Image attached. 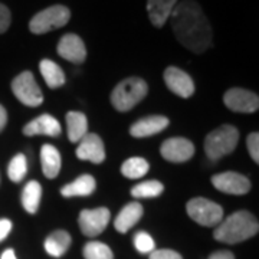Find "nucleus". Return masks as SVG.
Segmentation results:
<instances>
[{
    "mask_svg": "<svg viewBox=\"0 0 259 259\" xmlns=\"http://www.w3.org/2000/svg\"><path fill=\"white\" fill-rule=\"evenodd\" d=\"M177 40L193 54H203L212 47V28L199 3L179 2L170 15Z\"/></svg>",
    "mask_w": 259,
    "mask_h": 259,
    "instance_id": "f257e3e1",
    "label": "nucleus"
},
{
    "mask_svg": "<svg viewBox=\"0 0 259 259\" xmlns=\"http://www.w3.org/2000/svg\"><path fill=\"white\" fill-rule=\"evenodd\" d=\"M209 259H235V255L231 250H216L209 256Z\"/></svg>",
    "mask_w": 259,
    "mask_h": 259,
    "instance_id": "72a5a7b5",
    "label": "nucleus"
},
{
    "mask_svg": "<svg viewBox=\"0 0 259 259\" xmlns=\"http://www.w3.org/2000/svg\"><path fill=\"white\" fill-rule=\"evenodd\" d=\"M148 259H183L182 255L171 249H154Z\"/></svg>",
    "mask_w": 259,
    "mask_h": 259,
    "instance_id": "7c9ffc66",
    "label": "nucleus"
},
{
    "mask_svg": "<svg viewBox=\"0 0 259 259\" xmlns=\"http://www.w3.org/2000/svg\"><path fill=\"white\" fill-rule=\"evenodd\" d=\"M150 164L147 163V160L143 157H131L128 160H125L121 166V175L127 179H140L144 175H147Z\"/></svg>",
    "mask_w": 259,
    "mask_h": 259,
    "instance_id": "393cba45",
    "label": "nucleus"
},
{
    "mask_svg": "<svg viewBox=\"0 0 259 259\" xmlns=\"http://www.w3.org/2000/svg\"><path fill=\"white\" fill-rule=\"evenodd\" d=\"M0 259H18V258H16V255H15V250L6 249L3 253H2Z\"/></svg>",
    "mask_w": 259,
    "mask_h": 259,
    "instance_id": "c9c22d12",
    "label": "nucleus"
},
{
    "mask_svg": "<svg viewBox=\"0 0 259 259\" xmlns=\"http://www.w3.org/2000/svg\"><path fill=\"white\" fill-rule=\"evenodd\" d=\"M61 124L55 117L49 114H42L37 118L32 120L23 127V134L25 136H49V137H58L61 134Z\"/></svg>",
    "mask_w": 259,
    "mask_h": 259,
    "instance_id": "dca6fc26",
    "label": "nucleus"
},
{
    "mask_svg": "<svg viewBox=\"0 0 259 259\" xmlns=\"http://www.w3.org/2000/svg\"><path fill=\"white\" fill-rule=\"evenodd\" d=\"M42 171L48 179H55L61 171V154L54 146L44 144L40 148Z\"/></svg>",
    "mask_w": 259,
    "mask_h": 259,
    "instance_id": "412c9836",
    "label": "nucleus"
},
{
    "mask_svg": "<svg viewBox=\"0 0 259 259\" xmlns=\"http://www.w3.org/2000/svg\"><path fill=\"white\" fill-rule=\"evenodd\" d=\"M26 171H28V160L26 156L19 153L15 157L10 160L9 167H8V176L12 182L19 183L23 180V177L26 176Z\"/></svg>",
    "mask_w": 259,
    "mask_h": 259,
    "instance_id": "cd10ccee",
    "label": "nucleus"
},
{
    "mask_svg": "<svg viewBox=\"0 0 259 259\" xmlns=\"http://www.w3.org/2000/svg\"><path fill=\"white\" fill-rule=\"evenodd\" d=\"M164 192V186L157 180H147L139 183L131 189V196L137 199H148V197H157Z\"/></svg>",
    "mask_w": 259,
    "mask_h": 259,
    "instance_id": "a878e982",
    "label": "nucleus"
},
{
    "mask_svg": "<svg viewBox=\"0 0 259 259\" xmlns=\"http://www.w3.org/2000/svg\"><path fill=\"white\" fill-rule=\"evenodd\" d=\"M212 185L226 194H246L250 190V182L248 177L236 171H223L212 177Z\"/></svg>",
    "mask_w": 259,
    "mask_h": 259,
    "instance_id": "9d476101",
    "label": "nucleus"
},
{
    "mask_svg": "<svg viewBox=\"0 0 259 259\" xmlns=\"http://www.w3.org/2000/svg\"><path fill=\"white\" fill-rule=\"evenodd\" d=\"M246 146H248V151H249L250 157L255 163L259 161V134L258 133H252L248 136L246 140Z\"/></svg>",
    "mask_w": 259,
    "mask_h": 259,
    "instance_id": "c756f323",
    "label": "nucleus"
},
{
    "mask_svg": "<svg viewBox=\"0 0 259 259\" xmlns=\"http://www.w3.org/2000/svg\"><path fill=\"white\" fill-rule=\"evenodd\" d=\"M6 122H8V112L3 105H0V131L6 127Z\"/></svg>",
    "mask_w": 259,
    "mask_h": 259,
    "instance_id": "f704fd0d",
    "label": "nucleus"
},
{
    "mask_svg": "<svg viewBox=\"0 0 259 259\" xmlns=\"http://www.w3.org/2000/svg\"><path fill=\"white\" fill-rule=\"evenodd\" d=\"M223 102L231 111L243 112V114H252L258 111L259 108L258 95L243 88L228 90L223 95Z\"/></svg>",
    "mask_w": 259,
    "mask_h": 259,
    "instance_id": "1a4fd4ad",
    "label": "nucleus"
},
{
    "mask_svg": "<svg viewBox=\"0 0 259 259\" xmlns=\"http://www.w3.org/2000/svg\"><path fill=\"white\" fill-rule=\"evenodd\" d=\"M111 219V213L107 207H97V209H85L79 213L78 225L85 236H98Z\"/></svg>",
    "mask_w": 259,
    "mask_h": 259,
    "instance_id": "6e6552de",
    "label": "nucleus"
},
{
    "mask_svg": "<svg viewBox=\"0 0 259 259\" xmlns=\"http://www.w3.org/2000/svg\"><path fill=\"white\" fill-rule=\"evenodd\" d=\"M76 157L87 160L94 164H100L105 160V147L98 134L88 133L76 147Z\"/></svg>",
    "mask_w": 259,
    "mask_h": 259,
    "instance_id": "4468645a",
    "label": "nucleus"
},
{
    "mask_svg": "<svg viewBox=\"0 0 259 259\" xmlns=\"http://www.w3.org/2000/svg\"><path fill=\"white\" fill-rule=\"evenodd\" d=\"M168 118L164 115H150L134 122L130 128V134L136 139H144L161 133L168 125Z\"/></svg>",
    "mask_w": 259,
    "mask_h": 259,
    "instance_id": "2eb2a0df",
    "label": "nucleus"
},
{
    "mask_svg": "<svg viewBox=\"0 0 259 259\" xmlns=\"http://www.w3.org/2000/svg\"><path fill=\"white\" fill-rule=\"evenodd\" d=\"M177 3L179 0H147V13L150 22L156 28H163Z\"/></svg>",
    "mask_w": 259,
    "mask_h": 259,
    "instance_id": "f3484780",
    "label": "nucleus"
},
{
    "mask_svg": "<svg viewBox=\"0 0 259 259\" xmlns=\"http://www.w3.org/2000/svg\"><path fill=\"white\" fill-rule=\"evenodd\" d=\"M259 231V223L252 213L246 210L232 213L218 225L213 232L214 239L223 243L236 245L253 238Z\"/></svg>",
    "mask_w": 259,
    "mask_h": 259,
    "instance_id": "f03ea898",
    "label": "nucleus"
},
{
    "mask_svg": "<svg viewBox=\"0 0 259 259\" xmlns=\"http://www.w3.org/2000/svg\"><path fill=\"white\" fill-rule=\"evenodd\" d=\"M71 235L66 231H55L52 232L44 243V248L47 250L48 255L52 258H61L66 253V250L71 246Z\"/></svg>",
    "mask_w": 259,
    "mask_h": 259,
    "instance_id": "6ab92c4d",
    "label": "nucleus"
},
{
    "mask_svg": "<svg viewBox=\"0 0 259 259\" xmlns=\"http://www.w3.org/2000/svg\"><path fill=\"white\" fill-rule=\"evenodd\" d=\"M12 91L19 101L26 107H39L44 102V94L33 74L29 71L19 74L12 81Z\"/></svg>",
    "mask_w": 259,
    "mask_h": 259,
    "instance_id": "0eeeda50",
    "label": "nucleus"
},
{
    "mask_svg": "<svg viewBox=\"0 0 259 259\" xmlns=\"http://www.w3.org/2000/svg\"><path fill=\"white\" fill-rule=\"evenodd\" d=\"M56 51L61 58H64L66 61L72 62V64H83L85 58H87V48L81 37L75 33H66L61 37Z\"/></svg>",
    "mask_w": 259,
    "mask_h": 259,
    "instance_id": "ddd939ff",
    "label": "nucleus"
},
{
    "mask_svg": "<svg viewBox=\"0 0 259 259\" xmlns=\"http://www.w3.org/2000/svg\"><path fill=\"white\" fill-rule=\"evenodd\" d=\"M141 216H143V206L139 202H131L121 209V212L114 221V228L120 233H127L133 226L139 223Z\"/></svg>",
    "mask_w": 259,
    "mask_h": 259,
    "instance_id": "a211bd4d",
    "label": "nucleus"
},
{
    "mask_svg": "<svg viewBox=\"0 0 259 259\" xmlns=\"http://www.w3.org/2000/svg\"><path fill=\"white\" fill-rule=\"evenodd\" d=\"M148 93L147 82L137 76L121 81L111 94L112 107L117 111L125 112L133 110Z\"/></svg>",
    "mask_w": 259,
    "mask_h": 259,
    "instance_id": "7ed1b4c3",
    "label": "nucleus"
},
{
    "mask_svg": "<svg viewBox=\"0 0 259 259\" xmlns=\"http://www.w3.org/2000/svg\"><path fill=\"white\" fill-rule=\"evenodd\" d=\"M82 253L85 259H114L111 248L107 243L98 241L85 243Z\"/></svg>",
    "mask_w": 259,
    "mask_h": 259,
    "instance_id": "bb28decb",
    "label": "nucleus"
},
{
    "mask_svg": "<svg viewBox=\"0 0 259 259\" xmlns=\"http://www.w3.org/2000/svg\"><path fill=\"white\" fill-rule=\"evenodd\" d=\"M164 82L171 93L182 98H190L194 93L193 79L177 66H168L164 71Z\"/></svg>",
    "mask_w": 259,
    "mask_h": 259,
    "instance_id": "f8f14e48",
    "label": "nucleus"
},
{
    "mask_svg": "<svg viewBox=\"0 0 259 259\" xmlns=\"http://www.w3.org/2000/svg\"><path fill=\"white\" fill-rule=\"evenodd\" d=\"M12 22V15L8 6H5L3 3H0V33H5L10 26Z\"/></svg>",
    "mask_w": 259,
    "mask_h": 259,
    "instance_id": "2f4dec72",
    "label": "nucleus"
},
{
    "mask_svg": "<svg viewBox=\"0 0 259 259\" xmlns=\"http://www.w3.org/2000/svg\"><path fill=\"white\" fill-rule=\"evenodd\" d=\"M134 248L139 250L140 253H151L156 249V243L147 232L141 231L137 232L134 236Z\"/></svg>",
    "mask_w": 259,
    "mask_h": 259,
    "instance_id": "c85d7f7f",
    "label": "nucleus"
},
{
    "mask_svg": "<svg viewBox=\"0 0 259 259\" xmlns=\"http://www.w3.org/2000/svg\"><path fill=\"white\" fill-rule=\"evenodd\" d=\"M71 19V10L62 5H54L40 10L29 22V29L35 35H44L51 30L64 28Z\"/></svg>",
    "mask_w": 259,
    "mask_h": 259,
    "instance_id": "39448f33",
    "label": "nucleus"
},
{
    "mask_svg": "<svg viewBox=\"0 0 259 259\" xmlns=\"http://www.w3.org/2000/svg\"><path fill=\"white\" fill-rule=\"evenodd\" d=\"M12 231V222L9 219H0V242L5 241Z\"/></svg>",
    "mask_w": 259,
    "mask_h": 259,
    "instance_id": "473e14b6",
    "label": "nucleus"
},
{
    "mask_svg": "<svg viewBox=\"0 0 259 259\" xmlns=\"http://www.w3.org/2000/svg\"><path fill=\"white\" fill-rule=\"evenodd\" d=\"M68 139L71 143H79L88 134V120L85 114L78 111H69L65 117Z\"/></svg>",
    "mask_w": 259,
    "mask_h": 259,
    "instance_id": "aec40b11",
    "label": "nucleus"
},
{
    "mask_svg": "<svg viewBox=\"0 0 259 259\" xmlns=\"http://www.w3.org/2000/svg\"><path fill=\"white\" fill-rule=\"evenodd\" d=\"M42 197V186L36 180L29 182L22 192V204L28 213H36Z\"/></svg>",
    "mask_w": 259,
    "mask_h": 259,
    "instance_id": "b1692460",
    "label": "nucleus"
},
{
    "mask_svg": "<svg viewBox=\"0 0 259 259\" xmlns=\"http://www.w3.org/2000/svg\"><path fill=\"white\" fill-rule=\"evenodd\" d=\"M95 179L91 175H82L75 182L64 186L61 189V194L64 197H75V196H90L95 192Z\"/></svg>",
    "mask_w": 259,
    "mask_h": 259,
    "instance_id": "4be33fe9",
    "label": "nucleus"
},
{
    "mask_svg": "<svg viewBox=\"0 0 259 259\" xmlns=\"http://www.w3.org/2000/svg\"><path fill=\"white\" fill-rule=\"evenodd\" d=\"M186 209H187V214L194 222L206 228L218 226L223 219L222 206L204 197H194L189 200Z\"/></svg>",
    "mask_w": 259,
    "mask_h": 259,
    "instance_id": "423d86ee",
    "label": "nucleus"
},
{
    "mask_svg": "<svg viewBox=\"0 0 259 259\" xmlns=\"http://www.w3.org/2000/svg\"><path fill=\"white\" fill-rule=\"evenodd\" d=\"M239 141V131L233 125H222L213 130L204 139L206 156L212 161L231 154Z\"/></svg>",
    "mask_w": 259,
    "mask_h": 259,
    "instance_id": "20e7f679",
    "label": "nucleus"
},
{
    "mask_svg": "<svg viewBox=\"0 0 259 259\" xmlns=\"http://www.w3.org/2000/svg\"><path fill=\"white\" fill-rule=\"evenodd\" d=\"M160 153L163 158L170 163H185L193 157L194 146L190 140L175 137V139L166 140L161 144Z\"/></svg>",
    "mask_w": 259,
    "mask_h": 259,
    "instance_id": "9b49d317",
    "label": "nucleus"
},
{
    "mask_svg": "<svg viewBox=\"0 0 259 259\" xmlns=\"http://www.w3.org/2000/svg\"><path fill=\"white\" fill-rule=\"evenodd\" d=\"M39 71H40V74L44 76L48 87L52 88V90L59 88L65 83L64 71L61 69L59 65L55 64L51 59H42L40 64H39Z\"/></svg>",
    "mask_w": 259,
    "mask_h": 259,
    "instance_id": "5701e85b",
    "label": "nucleus"
}]
</instances>
